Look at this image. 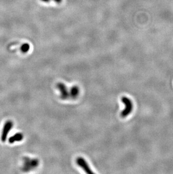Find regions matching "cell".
I'll use <instances>...</instances> for the list:
<instances>
[{
    "label": "cell",
    "mask_w": 173,
    "mask_h": 174,
    "mask_svg": "<svg viewBox=\"0 0 173 174\" xmlns=\"http://www.w3.org/2000/svg\"><path fill=\"white\" fill-rule=\"evenodd\" d=\"M122 101L125 104V109L121 113V116L124 118L127 117L133 110V103L128 97L123 96L122 97Z\"/></svg>",
    "instance_id": "6da1fadb"
},
{
    "label": "cell",
    "mask_w": 173,
    "mask_h": 174,
    "mask_svg": "<svg viewBox=\"0 0 173 174\" xmlns=\"http://www.w3.org/2000/svg\"><path fill=\"white\" fill-rule=\"evenodd\" d=\"M12 126L13 123L11 121H7L6 122L5 125H4V127L3 128L2 134H1V139L2 142H5L6 140L8 133H9L10 131L12 129Z\"/></svg>",
    "instance_id": "7a4b0ae2"
},
{
    "label": "cell",
    "mask_w": 173,
    "mask_h": 174,
    "mask_svg": "<svg viewBox=\"0 0 173 174\" xmlns=\"http://www.w3.org/2000/svg\"><path fill=\"white\" fill-rule=\"evenodd\" d=\"M76 163L78 164V165L79 167H80L86 173L89 174H93V172L92 171V170L89 167L88 164L87 162H86V161L83 158L79 157L78 158L76 159Z\"/></svg>",
    "instance_id": "3957f363"
},
{
    "label": "cell",
    "mask_w": 173,
    "mask_h": 174,
    "mask_svg": "<svg viewBox=\"0 0 173 174\" xmlns=\"http://www.w3.org/2000/svg\"><path fill=\"white\" fill-rule=\"evenodd\" d=\"M57 88L60 91L61 93V98L63 99H66L69 96V92L67 91V87L65 85L64 83H59L57 84Z\"/></svg>",
    "instance_id": "277c9868"
},
{
    "label": "cell",
    "mask_w": 173,
    "mask_h": 174,
    "mask_svg": "<svg viewBox=\"0 0 173 174\" xmlns=\"http://www.w3.org/2000/svg\"><path fill=\"white\" fill-rule=\"evenodd\" d=\"M23 139V135L21 133H17L15 135H13L8 139L9 143L12 144L15 142H20Z\"/></svg>",
    "instance_id": "5b68a950"
},
{
    "label": "cell",
    "mask_w": 173,
    "mask_h": 174,
    "mask_svg": "<svg viewBox=\"0 0 173 174\" xmlns=\"http://www.w3.org/2000/svg\"><path fill=\"white\" fill-rule=\"evenodd\" d=\"M79 89L76 86L73 87L70 90V94L73 97H76L79 95Z\"/></svg>",
    "instance_id": "8992f818"
},
{
    "label": "cell",
    "mask_w": 173,
    "mask_h": 174,
    "mask_svg": "<svg viewBox=\"0 0 173 174\" xmlns=\"http://www.w3.org/2000/svg\"><path fill=\"white\" fill-rule=\"evenodd\" d=\"M30 46L28 44H23L21 47V50L23 53H27L29 50Z\"/></svg>",
    "instance_id": "52a82bcc"
},
{
    "label": "cell",
    "mask_w": 173,
    "mask_h": 174,
    "mask_svg": "<svg viewBox=\"0 0 173 174\" xmlns=\"http://www.w3.org/2000/svg\"><path fill=\"white\" fill-rule=\"evenodd\" d=\"M54 1H55L56 2H57V4H60V3L62 2V1H63V0H54Z\"/></svg>",
    "instance_id": "ba28073f"
},
{
    "label": "cell",
    "mask_w": 173,
    "mask_h": 174,
    "mask_svg": "<svg viewBox=\"0 0 173 174\" xmlns=\"http://www.w3.org/2000/svg\"><path fill=\"white\" fill-rule=\"evenodd\" d=\"M41 1L44 2H49L50 1H51V0H41Z\"/></svg>",
    "instance_id": "9c48e42d"
}]
</instances>
